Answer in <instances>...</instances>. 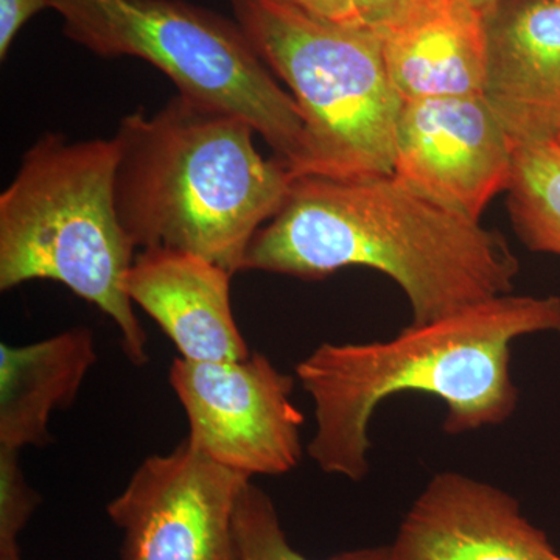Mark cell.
Masks as SVG:
<instances>
[{"instance_id":"cell-1","label":"cell","mask_w":560,"mask_h":560,"mask_svg":"<svg viewBox=\"0 0 560 560\" xmlns=\"http://www.w3.org/2000/svg\"><path fill=\"white\" fill-rule=\"evenodd\" d=\"M348 267L393 279L410 301L412 324L511 293L521 271L499 232L427 200L394 175L294 178L250 241L242 271L318 280Z\"/></svg>"},{"instance_id":"cell-2","label":"cell","mask_w":560,"mask_h":560,"mask_svg":"<svg viewBox=\"0 0 560 560\" xmlns=\"http://www.w3.org/2000/svg\"><path fill=\"white\" fill-rule=\"evenodd\" d=\"M537 331L560 334V298L512 296L478 302L386 341L324 342L296 366L315 404L308 456L320 470L360 481L370 471V423L394 394L425 393L447 405L452 436L500 425L514 415L511 345Z\"/></svg>"},{"instance_id":"cell-3","label":"cell","mask_w":560,"mask_h":560,"mask_svg":"<svg viewBox=\"0 0 560 560\" xmlns=\"http://www.w3.org/2000/svg\"><path fill=\"white\" fill-rule=\"evenodd\" d=\"M253 125L186 95L153 116L120 120L116 208L136 248L195 254L242 271L256 232L276 215L294 176L261 156Z\"/></svg>"},{"instance_id":"cell-4","label":"cell","mask_w":560,"mask_h":560,"mask_svg":"<svg viewBox=\"0 0 560 560\" xmlns=\"http://www.w3.org/2000/svg\"><path fill=\"white\" fill-rule=\"evenodd\" d=\"M114 138L43 136L0 195V290L55 280L109 316L132 364L149 361L147 334L125 280L136 245L116 208Z\"/></svg>"},{"instance_id":"cell-5","label":"cell","mask_w":560,"mask_h":560,"mask_svg":"<svg viewBox=\"0 0 560 560\" xmlns=\"http://www.w3.org/2000/svg\"><path fill=\"white\" fill-rule=\"evenodd\" d=\"M231 2L254 49L300 108L304 151L294 178L393 175L404 98L390 81L381 35L283 0Z\"/></svg>"},{"instance_id":"cell-6","label":"cell","mask_w":560,"mask_h":560,"mask_svg":"<svg viewBox=\"0 0 560 560\" xmlns=\"http://www.w3.org/2000/svg\"><path fill=\"white\" fill-rule=\"evenodd\" d=\"M62 31L102 58L150 62L180 95L242 117L296 171L304 121L238 22L184 0H51Z\"/></svg>"},{"instance_id":"cell-7","label":"cell","mask_w":560,"mask_h":560,"mask_svg":"<svg viewBox=\"0 0 560 560\" xmlns=\"http://www.w3.org/2000/svg\"><path fill=\"white\" fill-rule=\"evenodd\" d=\"M168 381L189 420L190 444L213 463L253 478L296 469L304 416L294 381L267 357L173 361Z\"/></svg>"},{"instance_id":"cell-8","label":"cell","mask_w":560,"mask_h":560,"mask_svg":"<svg viewBox=\"0 0 560 560\" xmlns=\"http://www.w3.org/2000/svg\"><path fill=\"white\" fill-rule=\"evenodd\" d=\"M249 482L189 440L150 456L106 506L121 560H238L235 510Z\"/></svg>"},{"instance_id":"cell-9","label":"cell","mask_w":560,"mask_h":560,"mask_svg":"<svg viewBox=\"0 0 560 560\" xmlns=\"http://www.w3.org/2000/svg\"><path fill=\"white\" fill-rule=\"evenodd\" d=\"M515 145L485 95L404 102L393 175L474 221L508 191Z\"/></svg>"},{"instance_id":"cell-10","label":"cell","mask_w":560,"mask_h":560,"mask_svg":"<svg viewBox=\"0 0 560 560\" xmlns=\"http://www.w3.org/2000/svg\"><path fill=\"white\" fill-rule=\"evenodd\" d=\"M386 560H560V555L510 493L442 471L405 515Z\"/></svg>"},{"instance_id":"cell-11","label":"cell","mask_w":560,"mask_h":560,"mask_svg":"<svg viewBox=\"0 0 560 560\" xmlns=\"http://www.w3.org/2000/svg\"><path fill=\"white\" fill-rule=\"evenodd\" d=\"M485 98L514 145L560 136V0H503L486 13Z\"/></svg>"},{"instance_id":"cell-12","label":"cell","mask_w":560,"mask_h":560,"mask_svg":"<svg viewBox=\"0 0 560 560\" xmlns=\"http://www.w3.org/2000/svg\"><path fill=\"white\" fill-rule=\"evenodd\" d=\"M232 276L195 254L151 248L136 256L125 290L175 342L180 359L245 360L250 352L232 312Z\"/></svg>"},{"instance_id":"cell-13","label":"cell","mask_w":560,"mask_h":560,"mask_svg":"<svg viewBox=\"0 0 560 560\" xmlns=\"http://www.w3.org/2000/svg\"><path fill=\"white\" fill-rule=\"evenodd\" d=\"M97 363L95 338L73 327L25 346L0 345V447H46L49 420L79 396Z\"/></svg>"},{"instance_id":"cell-14","label":"cell","mask_w":560,"mask_h":560,"mask_svg":"<svg viewBox=\"0 0 560 560\" xmlns=\"http://www.w3.org/2000/svg\"><path fill=\"white\" fill-rule=\"evenodd\" d=\"M378 35L390 81L404 102L485 95L486 14L467 0L418 24Z\"/></svg>"},{"instance_id":"cell-15","label":"cell","mask_w":560,"mask_h":560,"mask_svg":"<svg viewBox=\"0 0 560 560\" xmlns=\"http://www.w3.org/2000/svg\"><path fill=\"white\" fill-rule=\"evenodd\" d=\"M512 226L534 253L560 256V143L515 145L508 187Z\"/></svg>"},{"instance_id":"cell-16","label":"cell","mask_w":560,"mask_h":560,"mask_svg":"<svg viewBox=\"0 0 560 560\" xmlns=\"http://www.w3.org/2000/svg\"><path fill=\"white\" fill-rule=\"evenodd\" d=\"M238 560H313L291 547L270 495L249 482L235 510ZM326 560H386V547L338 552Z\"/></svg>"},{"instance_id":"cell-17","label":"cell","mask_w":560,"mask_h":560,"mask_svg":"<svg viewBox=\"0 0 560 560\" xmlns=\"http://www.w3.org/2000/svg\"><path fill=\"white\" fill-rule=\"evenodd\" d=\"M40 497L25 480L20 452L0 447V551L20 548V536Z\"/></svg>"},{"instance_id":"cell-18","label":"cell","mask_w":560,"mask_h":560,"mask_svg":"<svg viewBox=\"0 0 560 560\" xmlns=\"http://www.w3.org/2000/svg\"><path fill=\"white\" fill-rule=\"evenodd\" d=\"M459 0H355L357 20L377 33L397 31L429 20Z\"/></svg>"},{"instance_id":"cell-19","label":"cell","mask_w":560,"mask_h":560,"mask_svg":"<svg viewBox=\"0 0 560 560\" xmlns=\"http://www.w3.org/2000/svg\"><path fill=\"white\" fill-rule=\"evenodd\" d=\"M46 9H51V0H0V60H5L25 22Z\"/></svg>"},{"instance_id":"cell-20","label":"cell","mask_w":560,"mask_h":560,"mask_svg":"<svg viewBox=\"0 0 560 560\" xmlns=\"http://www.w3.org/2000/svg\"><path fill=\"white\" fill-rule=\"evenodd\" d=\"M326 20L360 24L357 20L355 0H283Z\"/></svg>"},{"instance_id":"cell-21","label":"cell","mask_w":560,"mask_h":560,"mask_svg":"<svg viewBox=\"0 0 560 560\" xmlns=\"http://www.w3.org/2000/svg\"><path fill=\"white\" fill-rule=\"evenodd\" d=\"M503 0H469V3L474 9L481 11V13H488V11L495 9L499 3Z\"/></svg>"},{"instance_id":"cell-22","label":"cell","mask_w":560,"mask_h":560,"mask_svg":"<svg viewBox=\"0 0 560 560\" xmlns=\"http://www.w3.org/2000/svg\"><path fill=\"white\" fill-rule=\"evenodd\" d=\"M0 560H22L20 548H16V550L0 551Z\"/></svg>"},{"instance_id":"cell-23","label":"cell","mask_w":560,"mask_h":560,"mask_svg":"<svg viewBox=\"0 0 560 560\" xmlns=\"http://www.w3.org/2000/svg\"><path fill=\"white\" fill-rule=\"evenodd\" d=\"M556 140H558V142L560 143V136H559V138H558V139H556Z\"/></svg>"}]
</instances>
